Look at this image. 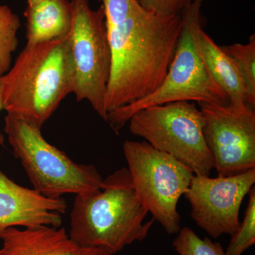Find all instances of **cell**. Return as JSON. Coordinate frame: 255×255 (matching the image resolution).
I'll return each mask as SVG.
<instances>
[{
  "label": "cell",
  "instance_id": "1",
  "mask_svg": "<svg viewBox=\"0 0 255 255\" xmlns=\"http://www.w3.org/2000/svg\"><path fill=\"white\" fill-rule=\"evenodd\" d=\"M112 64L105 107L107 115L142 100L162 83L173 58L182 14L164 15L137 0H100Z\"/></svg>",
  "mask_w": 255,
  "mask_h": 255
},
{
  "label": "cell",
  "instance_id": "2",
  "mask_svg": "<svg viewBox=\"0 0 255 255\" xmlns=\"http://www.w3.org/2000/svg\"><path fill=\"white\" fill-rule=\"evenodd\" d=\"M75 70L68 33L26 46L1 77L3 110L42 128L64 99L73 93Z\"/></svg>",
  "mask_w": 255,
  "mask_h": 255
},
{
  "label": "cell",
  "instance_id": "3",
  "mask_svg": "<svg viewBox=\"0 0 255 255\" xmlns=\"http://www.w3.org/2000/svg\"><path fill=\"white\" fill-rule=\"evenodd\" d=\"M134 189L128 169L115 171L100 190L76 196L70 216L69 236L80 248H100L112 255L147 238L154 220Z\"/></svg>",
  "mask_w": 255,
  "mask_h": 255
},
{
  "label": "cell",
  "instance_id": "4",
  "mask_svg": "<svg viewBox=\"0 0 255 255\" xmlns=\"http://www.w3.org/2000/svg\"><path fill=\"white\" fill-rule=\"evenodd\" d=\"M204 0H192L182 10V26L168 72L158 88L142 100L114 110L107 122L118 131L138 111L176 102L229 105L227 95L215 82L203 56L201 8Z\"/></svg>",
  "mask_w": 255,
  "mask_h": 255
},
{
  "label": "cell",
  "instance_id": "5",
  "mask_svg": "<svg viewBox=\"0 0 255 255\" xmlns=\"http://www.w3.org/2000/svg\"><path fill=\"white\" fill-rule=\"evenodd\" d=\"M4 131L35 190L50 199L88 195L103 182L93 164H78L43 137L41 129L9 114Z\"/></svg>",
  "mask_w": 255,
  "mask_h": 255
},
{
  "label": "cell",
  "instance_id": "6",
  "mask_svg": "<svg viewBox=\"0 0 255 255\" xmlns=\"http://www.w3.org/2000/svg\"><path fill=\"white\" fill-rule=\"evenodd\" d=\"M132 135L173 156L196 176L209 177L214 159L204 135V119L194 102H176L138 111L128 120Z\"/></svg>",
  "mask_w": 255,
  "mask_h": 255
},
{
  "label": "cell",
  "instance_id": "7",
  "mask_svg": "<svg viewBox=\"0 0 255 255\" xmlns=\"http://www.w3.org/2000/svg\"><path fill=\"white\" fill-rule=\"evenodd\" d=\"M123 150L139 199L166 232L177 234L181 229L178 202L189 189L194 172L145 140H126Z\"/></svg>",
  "mask_w": 255,
  "mask_h": 255
},
{
  "label": "cell",
  "instance_id": "8",
  "mask_svg": "<svg viewBox=\"0 0 255 255\" xmlns=\"http://www.w3.org/2000/svg\"><path fill=\"white\" fill-rule=\"evenodd\" d=\"M72 22L68 33L75 70L73 93L87 101L106 122L105 102L112 56L105 12L90 7L89 0H72Z\"/></svg>",
  "mask_w": 255,
  "mask_h": 255
},
{
  "label": "cell",
  "instance_id": "9",
  "mask_svg": "<svg viewBox=\"0 0 255 255\" xmlns=\"http://www.w3.org/2000/svg\"><path fill=\"white\" fill-rule=\"evenodd\" d=\"M204 135L218 177H229L255 168V112L216 104L199 103Z\"/></svg>",
  "mask_w": 255,
  "mask_h": 255
},
{
  "label": "cell",
  "instance_id": "10",
  "mask_svg": "<svg viewBox=\"0 0 255 255\" xmlns=\"http://www.w3.org/2000/svg\"><path fill=\"white\" fill-rule=\"evenodd\" d=\"M255 183V168L229 177L194 175L184 194L191 217L212 238L232 236L241 224L242 203Z\"/></svg>",
  "mask_w": 255,
  "mask_h": 255
},
{
  "label": "cell",
  "instance_id": "11",
  "mask_svg": "<svg viewBox=\"0 0 255 255\" xmlns=\"http://www.w3.org/2000/svg\"><path fill=\"white\" fill-rule=\"evenodd\" d=\"M67 204L63 198L50 199L34 189L23 187L0 169V230L62 225Z\"/></svg>",
  "mask_w": 255,
  "mask_h": 255
},
{
  "label": "cell",
  "instance_id": "12",
  "mask_svg": "<svg viewBox=\"0 0 255 255\" xmlns=\"http://www.w3.org/2000/svg\"><path fill=\"white\" fill-rule=\"evenodd\" d=\"M0 255H79L80 248L64 228L39 226L0 230Z\"/></svg>",
  "mask_w": 255,
  "mask_h": 255
},
{
  "label": "cell",
  "instance_id": "13",
  "mask_svg": "<svg viewBox=\"0 0 255 255\" xmlns=\"http://www.w3.org/2000/svg\"><path fill=\"white\" fill-rule=\"evenodd\" d=\"M26 19V46H33L62 38L69 33L72 13L68 0H41L28 4Z\"/></svg>",
  "mask_w": 255,
  "mask_h": 255
},
{
  "label": "cell",
  "instance_id": "14",
  "mask_svg": "<svg viewBox=\"0 0 255 255\" xmlns=\"http://www.w3.org/2000/svg\"><path fill=\"white\" fill-rule=\"evenodd\" d=\"M200 45L211 76L227 95L228 105L236 109L249 105L246 82L234 60L226 54L204 30L201 33Z\"/></svg>",
  "mask_w": 255,
  "mask_h": 255
},
{
  "label": "cell",
  "instance_id": "15",
  "mask_svg": "<svg viewBox=\"0 0 255 255\" xmlns=\"http://www.w3.org/2000/svg\"><path fill=\"white\" fill-rule=\"evenodd\" d=\"M21 21L7 5L0 4V78L11 67V57L18 46Z\"/></svg>",
  "mask_w": 255,
  "mask_h": 255
},
{
  "label": "cell",
  "instance_id": "16",
  "mask_svg": "<svg viewBox=\"0 0 255 255\" xmlns=\"http://www.w3.org/2000/svg\"><path fill=\"white\" fill-rule=\"evenodd\" d=\"M223 51L237 64L246 82L248 90V103L255 106V35L250 38L246 44L234 43L221 46Z\"/></svg>",
  "mask_w": 255,
  "mask_h": 255
},
{
  "label": "cell",
  "instance_id": "17",
  "mask_svg": "<svg viewBox=\"0 0 255 255\" xmlns=\"http://www.w3.org/2000/svg\"><path fill=\"white\" fill-rule=\"evenodd\" d=\"M249 201L244 219L232 236L226 255H242L255 244V189L249 192Z\"/></svg>",
  "mask_w": 255,
  "mask_h": 255
},
{
  "label": "cell",
  "instance_id": "18",
  "mask_svg": "<svg viewBox=\"0 0 255 255\" xmlns=\"http://www.w3.org/2000/svg\"><path fill=\"white\" fill-rule=\"evenodd\" d=\"M172 245L179 255H226L221 243L201 239L187 227L180 229Z\"/></svg>",
  "mask_w": 255,
  "mask_h": 255
},
{
  "label": "cell",
  "instance_id": "19",
  "mask_svg": "<svg viewBox=\"0 0 255 255\" xmlns=\"http://www.w3.org/2000/svg\"><path fill=\"white\" fill-rule=\"evenodd\" d=\"M146 9L164 15L179 14L192 0H137Z\"/></svg>",
  "mask_w": 255,
  "mask_h": 255
},
{
  "label": "cell",
  "instance_id": "20",
  "mask_svg": "<svg viewBox=\"0 0 255 255\" xmlns=\"http://www.w3.org/2000/svg\"><path fill=\"white\" fill-rule=\"evenodd\" d=\"M79 255H114L108 253V252L100 249V248H80Z\"/></svg>",
  "mask_w": 255,
  "mask_h": 255
},
{
  "label": "cell",
  "instance_id": "21",
  "mask_svg": "<svg viewBox=\"0 0 255 255\" xmlns=\"http://www.w3.org/2000/svg\"><path fill=\"white\" fill-rule=\"evenodd\" d=\"M3 110L2 101H1V78H0V112ZM4 142V137L0 133V146L2 145Z\"/></svg>",
  "mask_w": 255,
  "mask_h": 255
},
{
  "label": "cell",
  "instance_id": "22",
  "mask_svg": "<svg viewBox=\"0 0 255 255\" xmlns=\"http://www.w3.org/2000/svg\"><path fill=\"white\" fill-rule=\"evenodd\" d=\"M26 1H27L28 4H33L41 1V0H26Z\"/></svg>",
  "mask_w": 255,
  "mask_h": 255
}]
</instances>
